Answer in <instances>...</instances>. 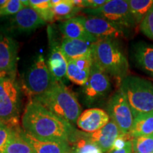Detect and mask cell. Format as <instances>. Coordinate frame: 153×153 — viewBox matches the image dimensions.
<instances>
[{"mask_svg":"<svg viewBox=\"0 0 153 153\" xmlns=\"http://www.w3.org/2000/svg\"><path fill=\"white\" fill-rule=\"evenodd\" d=\"M135 62L145 72L153 78V45L140 42L134 48Z\"/></svg>","mask_w":153,"mask_h":153,"instance_id":"cell-20","label":"cell"},{"mask_svg":"<svg viewBox=\"0 0 153 153\" xmlns=\"http://www.w3.org/2000/svg\"><path fill=\"white\" fill-rule=\"evenodd\" d=\"M17 52L16 42L0 31V78L16 79Z\"/></svg>","mask_w":153,"mask_h":153,"instance_id":"cell-11","label":"cell"},{"mask_svg":"<svg viewBox=\"0 0 153 153\" xmlns=\"http://www.w3.org/2000/svg\"><path fill=\"white\" fill-rule=\"evenodd\" d=\"M50 53L47 60V65L54 79L62 82L67 77L68 61L62 52L61 47L55 33L51 28H48Z\"/></svg>","mask_w":153,"mask_h":153,"instance_id":"cell-12","label":"cell"},{"mask_svg":"<svg viewBox=\"0 0 153 153\" xmlns=\"http://www.w3.org/2000/svg\"><path fill=\"white\" fill-rule=\"evenodd\" d=\"M128 3L135 23L140 24L153 6V0H128Z\"/></svg>","mask_w":153,"mask_h":153,"instance_id":"cell-25","label":"cell"},{"mask_svg":"<svg viewBox=\"0 0 153 153\" xmlns=\"http://www.w3.org/2000/svg\"><path fill=\"white\" fill-rule=\"evenodd\" d=\"M46 24L36 10L24 7L10 19V27L19 33H30Z\"/></svg>","mask_w":153,"mask_h":153,"instance_id":"cell-13","label":"cell"},{"mask_svg":"<svg viewBox=\"0 0 153 153\" xmlns=\"http://www.w3.org/2000/svg\"><path fill=\"white\" fill-rule=\"evenodd\" d=\"M108 153H133V150H132L131 140H129L123 148L120 149V150H111Z\"/></svg>","mask_w":153,"mask_h":153,"instance_id":"cell-32","label":"cell"},{"mask_svg":"<svg viewBox=\"0 0 153 153\" xmlns=\"http://www.w3.org/2000/svg\"><path fill=\"white\" fill-rule=\"evenodd\" d=\"M23 130L40 140L69 143L77 131L71 123L33 100L26 105L22 116Z\"/></svg>","mask_w":153,"mask_h":153,"instance_id":"cell-1","label":"cell"},{"mask_svg":"<svg viewBox=\"0 0 153 153\" xmlns=\"http://www.w3.org/2000/svg\"><path fill=\"white\" fill-rule=\"evenodd\" d=\"M121 134L116 123L110 121L102 128L92 133H87L89 138L97 145L103 153H108L111 150L113 145L117 137Z\"/></svg>","mask_w":153,"mask_h":153,"instance_id":"cell-16","label":"cell"},{"mask_svg":"<svg viewBox=\"0 0 153 153\" xmlns=\"http://www.w3.org/2000/svg\"><path fill=\"white\" fill-rule=\"evenodd\" d=\"M152 153H153V152H152Z\"/></svg>","mask_w":153,"mask_h":153,"instance_id":"cell-34","label":"cell"},{"mask_svg":"<svg viewBox=\"0 0 153 153\" xmlns=\"http://www.w3.org/2000/svg\"><path fill=\"white\" fill-rule=\"evenodd\" d=\"M129 134L132 138L153 134V111L135 116Z\"/></svg>","mask_w":153,"mask_h":153,"instance_id":"cell-22","label":"cell"},{"mask_svg":"<svg viewBox=\"0 0 153 153\" xmlns=\"http://www.w3.org/2000/svg\"><path fill=\"white\" fill-rule=\"evenodd\" d=\"M131 143L133 153L153 152V134L133 137Z\"/></svg>","mask_w":153,"mask_h":153,"instance_id":"cell-27","label":"cell"},{"mask_svg":"<svg viewBox=\"0 0 153 153\" xmlns=\"http://www.w3.org/2000/svg\"><path fill=\"white\" fill-rule=\"evenodd\" d=\"M110 89L111 82L108 74L93 60L89 79L83 89L86 101L89 103L94 102L104 97Z\"/></svg>","mask_w":153,"mask_h":153,"instance_id":"cell-10","label":"cell"},{"mask_svg":"<svg viewBox=\"0 0 153 153\" xmlns=\"http://www.w3.org/2000/svg\"><path fill=\"white\" fill-rule=\"evenodd\" d=\"M59 28L64 38L84 40L91 43L98 41L87 31L79 16L63 21L59 25Z\"/></svg>","mask_w":153,"mask_h":153,"instance_id":"cell-19","label":"cell"},{"mask_svg":"<svg viewBox=\"0 0 153 153\" xmlns=\"http://www.w3.org/2000/svg\"><path fill=\"white\" fill-rule=\"evenodd\" d=\"M94 43L79 39L63 38L61 50L67 61L92 57V45Z\"/></svg>","mask_w":153,"mask_h":153,"instance_id":"cell-15","label":"cell"},{"mask_svg":"<svg viewBox=\"0 0 153 153\" xmlns=\"http://www.w3.org/2000/svg\"><path fill=\"white\" fill-rule=\"evenodd\" d=\"M14 131V129L11 128L9 126L0 123V153H5Z\"/></svg>","mask_w":153,"mask_h":153,"instance_id":"cell-29","label":"cell"},{"mask_svg":"<svg viewBox=\"0 0 153 153\" xmlns=\"http://www.w3.org/2000/svg\"><path fill=\"white\" fill-rule=\"evenodd\" d=\"M22 129L15 130L5 153H34L33 148L21 134Z\"/></svg>","mask_w":153,"mask_h":153,"instance_id":"cell-24","label":"cell"},{"mask_svg":"<svg viewBox=\"0 0 153 153\" xmlns=\"http://www.w3.org/2000/svg\"><path fill=\"white\" fill-rule=\"evenodd\" d=\"M52 11L55 21H66L74 18L80 11L76 8L72 0H51Z\"/></svg>","mask_w":153,"mask_h":153,"instance_id":"cell-23","label":"cell"},{"mask_svg":"<svg viewBox=\"0 0 153 153\" xmlns=\"http://www.w3.org/2000/svg\"><path fill=\"white\" fill-rule=\"evenodd\" d=\"M68 145L69 153H103L98 145L89 138L87 133L78 130Z\"/></svg>","mask_w":153,"mask_h":153,"instance_id":"cell-21","label":"cell"},{"mask_svg":"<svg viewBox=\"0 0 153 153\" xmlns=\"http://www.w3.org/2000/svg\"><path fill=\"white\" fill-rule=\"evenodd\" d=\"M84 11L91 16L106 19L126 30L137 25L130 11L128 1L126 0H108L100 8L94 10L84 9Z\"/></svg>","mask_w":153,"mask_h":153,"instance_id":"cell-7","label":"cell"},{"mask_svg":"<svg viewBox=\"0 0 153 153\" xmlns=\"http://www.w3.org/2000/svg\"><path fill=\"white\" fill-rule=\"evenodd\" d=\"M108 0H84L85 9L94 10L97 9L107 3Z\"/></svg>","mask_w":153,"mask_h":153,"instance_id":"cell-31","label":"cell"},{"mask_svg":"<svg viewBox=\"0 0 153 153\" xmlns=\"http://www.w3.org/2000/svg\"><path fill=\"white\" fill-rule=\"evenodd\" d=\"M93 60L108 75L121 82L128 76L129 65L115 40H101L92 45Z\"/></svg>","mask_w":153,"mask_h":153,"instance_id":"cell-3","label":"cell"},{"mask_svg":"<svg viewBox=\"0 0 153 153\" xmlns=\"http://www.w3.org/2000/svg\"><path fill=\"white\" fill-rule=\"evenodd\" d=\"M29 7L37 11L45 22H54L52 5L50 0H30Z\"/></svg>","mask_w":153,"mask_h":153,"instance_id":"cell-26","label":"cell"},{"mask_svg":"<svg viewBox=\"0 0 153 153\" xmlns=\"http://www.w3.org/2000/svg\"><path fill=\"white\" fill-rule=\"evenodd\" d=\"M7 0H0V9H1V7L7 3Z\"/></svg>","mask_w":153,"mask_h":153,"instance_id":"cell-33","label":"cell"},{"mask_svg":"<svg viewBox=\"0 0 153 153\" xmlns=\"http://www.w3.org/2000/svg\"><path fill=\"white\" fill-rule=\"evenodd\" d=\"M141 32L153 41V6L140 24Z\"/></svg>","mask_w":153,"mask_h":153,"instance_id":"cell-30","label":"cell"},{"mask_svg":"<svg viewBox=\"0 0 153 153\" xmlns=\"http://www.w3.org/2000/svg\"><path fill=\"white\" fill-rule=\"evenodd\" d=\"M21 93L16 79L0 78V123L20 128Z\"/></svg>","mask_w":153,"mask_h":153,"instance_id":"cell-5","label":"cell"},{"mask_svg":"<svg viewBox=\"0 0 153 153\" xmlns=\"http://www.w3.org/2000/svg\"><path fill=\"white\" fill-rule=\"evenodd\" d=\"M31 100L72 125L76 123L82 114V107L76 96L62 82L55 81L46 92Z\"/></svg>","mask_w":153,"mask_h":153,"instance_id":"cell-2","label":"cell"},{"mask_svg":"<svg viewBox=\"0 0 153 153\" xmlns=\"http://www.w3.org/2000/svg\"><path fill=\"white\" fill-rule=\"evenodd\" d=\"M56 81L43 55L36 57L22 76V89L29 101L45 93Z\"/></svg>","mask_w":153,"mask_h":153,"instance_id":"cell-6","label":"cell"},{"mask_svg":"<svg viewBox=\"0 0 153 153\" xmlns=\"http://www.w3.org/2000/svg\"><path fill=\"white\" fill-rule=\"evenodd\" d=\"M87 31L97 41L115 40L123 38L127 30L98 16H79Z\"/></svg>","mask_w":153,"mask_h":153,"instance_id":"cell-9","label":"cell"},{"mask_svg":"<svg viewBox=\"0 0 153 153\" xmlns=\"http://www.w3.org/2000/svg\"><path fill=\"white\" fill-rule=\"evenodd\" d=\"M24 8L21 0H7V3L0 9V16H14Z\"/></svg>","mask_w":153,"mask_h":153,"instance_id":"cell-28","label":"cell"},{"mask_svg":"<svg viewBox=\"0 0 153 153\" xmlns=\"http://www.w3.org/2000/svg\"><path fill=\"white\" fill-rule=\"evenodd\" d=\"M134 118L137 115L153 111V84L137 76L128 75L120 82Z\"/></svg>","mask_w":153,"mask_h":153,"instance_id":"cell-4","label":"cell"},{"mask_svg":"<svg viewBox=\"0 0 153 153\" xmlns=\"http://www.w3.org/2000/svg\"><path fill=\"white\" fill-rule=\"evenodd\" d=\"M109 121V116L105 111L94 108L82 112L76 124L82 132L92 133L102 128Z\"/></svg>","mask_w":153,"mask_h":153,"instance_id":"cell-14","label":"cell"},{"mask_svg":"<svg viewBox=\"0 0 153 153\" xmlns=\"http://www.w3.org/2000/svg\"><path fill=\"white\" fill-rule=\"evenodd\" d=\"M21 134L31 146L34 153H69L70 148L66 142L40 140L22 129Z\"/></svg>","mask_w":153,"mask_h":153,"instance_id":"cell-18","label":"cell"},{"mask_svg":"<svg viewBox=\"0 0 153 153\" xmlns=\"http://www.w3.org/2000/svg\"><path fill=\"white\" fill-rule=\"evenodd\" d=\"M107 114L111 120L117 125L121 134H129L134 116L125 95L120 89L108 101Z\"/></svg>","mask_w":153,"mask_h":153,"instance_id":"cell-8","label":"cell"},{"mask_svg":"<svg viewBox=\"0 0 153 153\" xmlns=\"http://www.w3.org/2000/svg\"><path fill=\"white\" fill-rule=\"evenodd\" d=\"M93 57H84L68 62L67 78L79 86H85L89 79Z\"/></svg>","mask_w":153,"mask_h":153,"instance_id":"cell-17","label":"cell"}]
</instances>
